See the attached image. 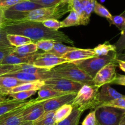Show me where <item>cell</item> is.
Here are the masks:
<instances>
[{"label":"cell","instance_id":"ba28073f","mask_svg":"<svg viewBox=\"0 0 125 125\" xmlns=\"http://www.w3.org/2000/svg\"><path fill=\"white\" fill-rule=\"evenodd\" d=\"M45 85L56 90L67 93H78L84 85L64 78H55L44 81Z\"/></svg>","mask_w":125,"mask_h":125},{"label":"cell","instance_id":"83f0119b","mask_svg":"<svg viewBox=\"0 0 125 125\" xmlns=\"http://www.w3.org/2000/svg\"><path fill=\"white\" fill-rule=\"evenodd\" d=\"M55 112L56 110L45 112L39 119L33 122V125H55Z\"/></svg>","mask_w":125,"mask_h":125},{"label":"cell","instance_id":"60d3db41","mask_svg":"<svg viewBox=\"0 0 125 125\" xmlns=\"http://www.w3.org/2000/svg\"><path fill=\"white\" fill-rule=\"evenodd\" d=\"M44 26L46 28L54 30H59L61 28V23L58 20L49 19L42 22Z\"/></svg>","mask_w":125,"mask_h":125},{"label":"cell","instance_id":"277c9868","mask_svg":"<svg viewBox=\"0 0 125 125\" xmlns=\"http://www.w3.org/2000/svg\"><path fill=\"white\" fill-rule=\"evenodd\" d=\"M68 12V4L61 2L52 7H42L30 11L26 15L24 18L21 22L34 21L43 22L49 19L58 20Z\"/></svg>","mask_w":125,"mask_h":125},{"label":"cell","instance_id":"484cf974","mask_svg":"<svg viewBox=\"0 0 125 125\" xmlns=\"http://www.w3.org/2000/svg\"><path fill=\"white\" fill-rule=\"evenodd\" d=\"M83 113V112L77 108L73 107L72 112L67 118L61 122L56 123L55 125H78Z\"/></svg>","mask_w":125,"mask_h":125},{"label":"cell","instance_id":"ee69618b","mask_svg":"<svg viewBox=\"0 0 125 125\" xmlns=\"http://www.w3.org/2000/svg\"><path fill=\"white\" fill-rule=\"evenodd\" d=\"M14 47L11 46L9 47L0 49V63L2 62V60H3L7 55L13 52V50H14Z\"/></svg>","mask_w":125,"mask_h":125},{"label":"cell","instance_id":"816d5d0a","mask_svg":"<svg viewBox=\"0 0 125 125\" xmlns=\"http://www.w3.org/2000/svg\"><path fill=\"white\" fill-rule=\"evenodd\" d=\"M20 125H33V122H30V121H28V122H24Z\"/></svg>","mask_w":125,"mask_h":125},{"label":"cell","instance_id":"7402d4cb","mask_svg":"<svg viewBox=\"0 0 125 125\" xmlns=\"http://www.w3.org/2000/svg\"><path fill=\"white\" fill-rule=\"evenodd\" d=\"M44 85H45L44 81L42 80L25 82V83H22V84L19 85L12 88L11 89L10 93H16V92L19 91H39Z\"/></svg>","mask_w":125,"mask_h":125},{"label":"cell","instance_id":"7dc6e473","mask_svg":"<svg viewBox=\"0 0 125 125\" xmlns=\"http://www.w3.org/2000/svg\"><path fill=\"white\" fill-rule=\"evenodd\" d=\"M4 20V16L3 9L0 8V26L2 25Z\"/></svg>","mask_w":125,"mask_h":125},{"label":"cell","instance_id":"4fadbf2b","mask_svg":"<svg viewBox=\"0 0 125 125\" xmlns=\"http://www.w3.org/2000/svg\"><path fill=\"white\" fill-rule=\"evenodd\" d=\"M76 95L75 93H68L42 102L45 112L56 110L64 104H70Z\"/></svg>","mask_w":125,"mask_h":125},{"label":"cell","instance_id":"9c48e42d","mask_svg":"<svg viewBox=\"0 0 125 125\" xmlns=\"http://www.w3.org/2000/svg\"><path fill=\"white\" fill-rule=\"evenodd\" d=\"M38 102H40L37 101L36 99L28 100L23 106L2 115L0 116V125H20L23 123H24L23 121V110L27 107Z\"/></svg>","mask_w":125,"mask_h":125},{"label":"cell","instance_id":"7c38bea8","mask_svg":"<svg viewBox=\"0 0 125 125\" xmlns=\"http://www.w3.org/2000/svg\"><path fill=\"white\" fill-rule=\"evenodd\" d=\"M50 71L46 69L39 68L31 64H20L15 65L0 64V75L7 74L20 73H41Z\"/></svg>","mask_w":125,"mask_h":125},{"label":"cell","instance_id":"bcb514c9","mask_svg":"<svg viewBox=\"0 0 125 125\" xmlns=\"http://www.w3.org/2000/svg\"><path fill=\"white\" fill-rule=\"evenodd\" d=\"M116 63L119 66L120 69L125 72V61H122V60L116 59Z\"/></svg>","mask_w":125,"mask_h":125},{"label":"cell","instance_id":"1f68e13d","mask_svg":"<svg viewBox=\"0 0 125 125\" xmlns=\"http://www.w3.org/2000/svg\"><path fill=\"white\" fill-rule=\"evenodd\" d=\"M38 49L35 42L25 44L22 46L15 47L13 53L17 55H28L37 51Z\"/></svg>","mask_w":125,"mask_h":125},{"label":"cell","instance_id":"6f0895ef","mask_svg":"<svg viewBox=\"0 0 125 125\" xmlns=\"http://www.w3.org/2000/svg\"><path fill=\"white\" fill-rule=\"evenodd\" d=\"M0 103H1V102H0Z\"/></svg>","mask_w":125,"mask_h":125},{"label":"cell","instance_id":"f5cc1de1","mask_svg":"<svg viewBox=\"0 0 125 125\" xmlns=\"http://www.w3.org/2000/svg\"><path fill=\"white\" fill-rule=\"evenodd\" d=\"M69 1L70 0H62V2H63V3H65V4H68Z\"/></svg>","mask_w":125,"mask_h":125},{"label":"cell","instance_id":"6da1fadb","mask_svg":"<svg viewBox=\"0 0 125 125\" xmlns=\"http://www.w3.org/2000/svg\"><path fill=\"white\" fill-rule=\"evenodd\" d=\"M7 34L24 36L32 40L33 42L42 39H51L60 43L74 45V42L63 32L49 29L42 22L24 21L10 22L4 20L2 25Z\"/></svg>","mask_w":125,"mask_h":125},{"label":"cell","instance_id":"4dcf8cb0","mask_svg":"<svg viewBox=\"0 0 125 125\" xmlns=\"http://www.w3.org/2000/svg\"><path fill=\"white\" fill-rule=\"evenodd\" d=\"M69 12L74 11L79 16L80 20V25H82L84 18V9L81 0H70L68 2Z\"/></svg>","mask_w":125,"mask_h":125},{"label":"cell","instance_id":"8992f818","mask_svg":"<svg viewBox=\"0 0 125 125\" xmlns=\"http://www.w3.org/2000/svg\"><path fill=\"white\" fill-rule=\"evenodd\" d=\"M98 125H118L125 115V109L101 105L95 109Z\"/></svg>","mask_w":125,"mask_h":125},{"label":"cell","instance_id":"7bdbcfd3","mask_svg":"<svg viewBox=\"0 0 125 125\" xmlns=\"http://www.w3.org/2000/svg\"><path fill=\"white\" fill-rule=\"evenodd\" d=\"M22 1L23 0H0V8L3 10L6 9Z\"/></svg>","mask_w":125,"mask_h":125},{"label":"cell","instance_id":"ffe728a7","mask_svg":"<svg viewBox=\"0 0 125 125\" xmlns=\"http://www.w3.org/2000/svg\"><path fill=\"white\" fill-rule=\"evenodd\" d=\"M66 94H68V93L59 91L54 89L46 85H44L38 91L39 97L36 98V99L37 101L41 102L45 101L48 99L59 96L64 95Z\"/></svg>","mask_w":125,"mask_h":125},{"label":"cell","instance_id":"5b68a950","mask_svg":"<svg viewBox=\"0 0 125 125\" xmlns=\"http://www.w3.org/2000/svg\"><path fill=\"white\" fill-rule=\"evenodd\" d=\"M117 52L111 51L104 56H96L91 58L72 61L89 76L94 78L98 72L107 64L116 62Z\"/></svg>","mask_w":125,"mask_h":125},{"label":"cell","instance_id":"30bf717a","mask_svg":"<svg viewBox=\"0 0 125 125\" xmlns=\"http://www.w3.org/2000/svg\"><path fill=\"white\" fill-rule=\"evenodd\" d=\"M116 66V62H112L101 69L93 78L94 85L100 88L105 84H111L117 75Z\"/></svg>","mask_w":125,"mask_h":125},{"label":"cell","instance_id":"d590c367","mask_svg":"<svg viewBox=\"0 0 125 125\" xmlns=\"http://www.w3.org/2000/svg\"><path fill=\"white\" fill-rule=\"evenodd\" d=\"M37 91L31 90V91H23L16 92L12 93L9 94L10 97L13 98V99L18 100H25L28 98H30L32 95L35 94Z\"/></svg>","mask_w":125,"mask_h":125},{"label":"cell","instance_id":"9a60e30c","mask_svg":"<svg viewBox=\"0 0 125 125\" xmlns=\"http://www.w3.org/2000/svg\"><path fill=\"white\" fill-rule=\"evenodd\" d=\"M7 75L15 77L20 80L24 82H34V81H45L48 79L59 78L58 75L55 74L51 70L41 73H26V72H20V73L7 74Z\"/></svg>","mask_w":125,"mask_h":125},{"label":"cell","instance_id":"603a6c76","mask_svg":"<svg viewBox=\"0 0 125 125\" xmlns=\"http://www.w3.org/2000/svg\"><path fill=\"white\" fill-rule=\"evenodd\" d=\"M96 0H81L84 9V18L82 25H87L90 22L92 13L94 12V6Z\"/></svg>","mask_w":125,"mask_h":125},{"label":"cell","instance_id":"b9f144b4","mask_svg":"<svg viewBox=\"0 0 125 125\" xmlns=\"http://www.w3.org/2000/svg\"><path fill=\"white\" fill-rule=\"evenodd\" d=\"M7 39V33L2 25L0 26V49L11 47Z\"/></svg>","mask_w":125,"mask_h":125},{"label":"cell","instance_id":"db71d44e","mask_svg":"<svg viewBox=\"0 0 125 125\" xmlns=\"http://www.w3.org/2000/svg\"><path fill=\"white\" fill-rule=\"evenodd\" d=\"M100 1H101V2H104V1H105V0H100Z\"/></svg>","mask_w":125,"mask_h":125},{"label":"cell","instance_id":"f35d334b","mask_svg":"<svg viewBox=\"0 0 125 125\" xmlns=\"http://www.w3.org/2000/svg\"><path fill=\"white\" fill-rule=\"evenodd\" d=\"M43 7H49L56 6L62 2V0H29Z\"/></svg>","mask_w":125,"mask_h":125},{"label":"cell","instance_id":"d4e9b609","mask_svg":"<svg viewBox=\"0 0 125 125\" xmlns=\"http://www.w3.org/2000/svg\"><path fill=\"white\" fill-rule=\"evenodd\" d=\"M77 48L74 47L67 46V45H63L62 43L56 42L53 48L47 53L49 54H51V55L57 56V57L62 58V56L65 54L69 52V51H72V50H75Z\"/></svg>","mask_w":125,"mask_h":125},{"label":"cell","instance_id":"681fc988","mask_svg":"<svg viewBox=\"0 0 125 125\" xmlns=\"http://www.w3.org/2000/svg\"><path fill=\"white\" fill-rule=\"evenodd\" d=\"M7 99H7L4 96H2L0 94V102H2L6 101V100H7Z\"/></svg>","mask_w":125,"mask_h":125},{"label":"cell","instance_id":"cb8c5ba5","mask_svg":"<svg viewBox=\"0 0 125 125\" xmlns=\"http://www.w3.org/2000/svg\"><path fill=\"white\" fill-rule=\"evenodd\" d=\"M7 39L10 45L14 47H18L25 44L33 42L31 39L29 38L18 34H7Z\"/></svg>","mask_w":125,"mask_h":125},{"label":"cell","instance_id":"f6af8a7d","mask_svg":"<svg viewBox=\"0 0 125 125\" xmlns=\"http://www.w3.org/2000/svg\"><path fill=\"white\" fill-rule=\"evenodd\" d=\"M111 84L119 85L125 86V75L117 74L115 79L111 83Z\"/></svg>","mask_w":125,"mask_h":125},{"label":"cell","instance_id":"d6a6232c","mask_svg":"<svg viewBox=\"0 0 125 125\" xmlns=\"http://www.w3.org/2000/svg\"><path fill=\"white\" fill-rule=\"evenodd\" d=\"M110 25H114L118 28L121 32L125 29V10L118 15L112 16V19L109 21Z\"/></svg>","mask_w":125,"mask_h":125},{"label":"cell","instance_id":"5bb4252c","mask_svg":"<svg viewBox=\"0 0 125 125\" xmlns=\"http://www.w3.org/2000/svg\"><path fill=\"white\" fill-rule=\"evenodd\" d=\"M40 51H36L35 53L28 55H17L13 52L7 55L0 63V64L4 65H15L20 64H31L41 55Z\"/></svg>","mask_w":125,"mask_h":125},{"label":"cell","instance_id":"2e32d148","mask_svg":"<svg viewBox=\"0 0 125 125\" xmlns=\"http://www.w3.org/2000/svg\"><path fill=\"white\" fill-rule=\"evenodd\" d=\"M125 96V95H123L112 88L110 86V84H105L101 87L100 91H98L97 94V100L100 106L103 103L110 102L118 98H123Z\"/></svg>","mask_w":125,"mask_h":125},{"label":"cell","instance_id":"11a10c76","mask_svg":"<svg viewBox=\"0 0 125 125\" xmlns=\"http://www.w3.org/2000/svg\"><path fill=\"white\" fill-rule=\"evenodd\" d=\"M23 1H29V0H23Z\"/></svg>","mask_w":125,"mask_h":125},{"label":"cell","instance_id":"836d02e7","mask_svg":"<svg viewBox=\"0 0 125 125\" xmlns=\"http://www.w3.org/2000/svg\"><path fill=\"white\" fill-rule=\"evenodd\" d=\"M94 12L96 14L98 15L99 16H101L102 17L107 18L108 21H110L112 18V14L110 13L109 11L106 9L104 6H103L101 4L99 3L97 1L95 2V6H94Z\"/></svg>","mask_w":125,"mask_h":125},{"label":"cell","instance_id":"d6986e66","mask_svg":"<svg viewBox=\"0 0 125 125\" xmlns=\"http://www.w3.org/2000/svg\"><path fill=\"white\" fill-rule=\"evenodd\" d=\"M96 56L94 49H81L77 48L76 49L69 51L65 54L62 58L72 61H78V60H85Z\"/></svg>","mask_w":125,"mask_h":125},{"label":"cell","instance_id":"7a4b0ae2","mask_svg":"<svg viewBox=\"0 0 125 125\" xmlns=\"http://www.w3.org/2000/svg\"><path fill=\"white\" fill-rule=\"evenodd\" d=\"M50 70L61 78L78 82L83 85H94L93 78L72 62L61 64Z\"/></svg>","mask_w":125,"mask_h":125},{"label":"cell","instance_id":"4316f807","mask_svg":"<svg viewBox=\"0 0 125 125\" xmlns=\"http://www.w3.org/2000/svg\"><path fill=\"white\" fill-rule=\"evenodd\" d=\"M73 107L71 104H64L57 109L55 112L54 120L56 123H59L67 118L71 114L73 110Z\"/></svg>","mask_w":125,"mask_h":125},{"label":"cell","instance_id":"f546056e","mask_svg":"<svg viewBox=\"0 0 125 125\" xmlns=\"http://www.w3.org/2000/svg\"><path fill=\"white\" fill-rule=\"evenodd\" d=\"M61 28L65 27L74 26L80 25V20L79 16L74 11H70V14L63 20L60 22Z\"/></svg>","mask_w":125,"mask_h":125},{"label":"cell","instance_id":"8fae6325","mask_svg":"<svg viewBox=\"0 0 125 125\" xmlns=\"http://www.w3.org/2000/svg\"><path fill=\"white\" fill-rule=\"evenodd\" d=\"M68 62L71 61L63 58L57 57L54 55L48 53L47 52L43 51L41 55L32 62V65L39 68L50 70L55 66Z\"/></svg>","mask_w":125,"mask_h":125},{"label":"cell","instance_id":"e575fe53","mask_svg":"<svg viewBox=\"0 0 125 125\" xmlns=\"http://www.w3.org/2000/svg\"><path fill=\"white\" fill-rule=\"evenodd\" d=\"M56 41L51 39H42L35 43L38 50H41L45 52H48L53 48Z\"/></svg>","mask_w":125,"mask_h":125},{"label":"cell","instance_id":"9f6ffc18","mask_svg":"<svg viewBox=\"0 0 125 125\" xmlns=\"http://www.w3.org/2000/svg\"><path fill=\"white\" fill-rule=\"evenodd\" d=\"M123 52H125V50H124V51H123Z\"/></svg>","mask_w":125,"mask_h":125},{"label":"cell","instance_id":"ab89813d","mask_svg":"<svg viewBox=\"0 0 125 125\" xmlns=\"http://www.w3.org/2000/svg\"><path fill=\"white\" fill-rule=\"evenodd\" d=\"M82 125H98L95 115V110L91 111L84 118Z\"/></svg>","mask_w":125,"mask_h":125},{"label":"cell","instance_id":"ac0fdd59","mask_svg":"<svg viewBox=\"0 0 125 125\" xmlns=\"http://www.w3.org/2000/svg\"><path fill=\"white\" fill-rule=\"evenodd\" d=\"M25 82H28L20 80L7 75H0V94L4 96L9 95L12 88Z\"/></svg>","mask_w":125,"mask_h":125},{"label":"cell","instance_id":"8d00e7d4","mask_svg":"<svg viewBox=\"0 0 125 125\" xmlns=\"http://www.w3.org/2000/svg\"><path fill=\"white\" fill-rule=\"evenodd\" d=\"M101 105L114 107L119 108V109H125V96L123 97V98L114 99V100H111L110 102L103 103L101 105H100V106H101Z\"/></svg>","mask_w":125,"mask_h":125},{"label":"cell","instance_id":"f907efd6","mask_svg":"<svg viewBox=\"0 0 125 125\" xmlns=\"http://www.w3.org/2000/svg\"><path fill=\"white\" fill-rule=\"evenodd\" d=\"M118 125H125V115L124 116V117L122 118V120H121L120 123Z\"/></svg>","mask_w":125,"mask_h":125},{"label":"cell","instance_id":"3957f363","mask_svg":"<svg viewBox=\"0 0 125 125\" xmlns=\"http://www.w3.org/2000/svg\"><path fill=\"white\" fill-rule=\"evenodd\" d=\"M99 87L95 85H84L76 93L71 105L83 112L87 109H95L99 106L97 94Z\"/></svg>","mask_w":125,"mask_h":125},{"label":"cell","instance_id":"e0dca14e","mask_svg":"<svg viewBox=\"0 0 125 125\" xmlns=\"http://www.w3.org/2000/svg\"><path fill=\"white\" fill-rule=\"evenodd\" d=\"M45 113L41 102H38L27 107L23 112V122H34Z\"/></svg>","mask_w":125,"mask_h":125},{"label":"cell","instance_id":"c3c4849f","mask_svg":"<svg viewBox=\"0 0 125 125\" xmlns=\"http://www.w3.org/2000/svg\"><path fill=\"white\" fill-rule=\"evenodd\" d=\"M117 59L122 60V61H125V53L122 52L121 53L117 54Z\"/></svg>","mask_w":125,"mask_h":125},{"label":"cell","instance_id":"44dd1931","mask_svg":"<svg viewBox=\"0 0 125 125\" xmlns=\"http://www.w3.org/2000/svg\"><path fill=\"white\" fill-rule=\"evenodd\" d=\"M28 100H18L15 99H7L6 101L0 103V116L12 110L23 106Z\"/></svg>","mask_w":125,"mask_h":125},{"label":"cell","instance_id":"f1b7e54d","mask_svg":"<svg viewBox=\"0 0 125 125\" xmlns=\"http://www.w3.org/2000/svg\"><path fill=\"white\" fill-rule=\"evenodd\" d=\"M94 50L96 56H104L111 51H116V47L115 45L110 44L109 42H105L95 47Z\"/></svg>","mask_w":125,"mask_h":125},{"label":"cell","instance_id":"74e56055","mask_svg":"<svg viewBox=\"0 0 125 125\" xmlns=\"http://www.w3.org/2000/svg\"><path fill=\"white\" fill-rule=\"evenodd\" d=\"M116 47L117 53H121L125 50V29L121 32V36L118 40L114 44Z\"/></svg>","mask_w":125,"mask_h":125},{"label":"cell","instance_id":"52a82bcc","mask_svg":"<svg viewBox=\"0 0 125 125\" xmlns=\"http://www.w3.org/2000/svg\"><path fill=\"white\" fill-rule=\"evenodd\" d=\"M43 7L31 1H22L6 9H4V20L11 22H21L30 11Z\"/></svg>","mask_w":125,"mask_h":125}]
</instances>
